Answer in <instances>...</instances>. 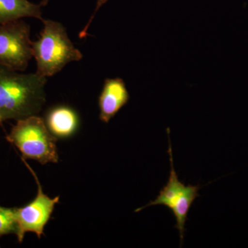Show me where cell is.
<instances>
[{
  "mask_svg": "<svg viewBox=\"0 0 248 248\" xmlns=\"http://www.w3.org/2000/svg\"><path fill=\"white\" fill-rule=\"evenodd\" d=\"M46 82L38 73L23 74L0 64V120L37 115L46 102Z\"/></svg>",
  "mask_w": 248,
  "mask_h": 248,
  "instance_id": "1",
  "label": "cell"
},
{
  "mask_svg": "<svg viewBox=\"0 0 248 248\" xmlns=\"http://www.w3.org/2000/svg\"><path fill=\"white\" fill-rule=\"evenodd\" d=\"M40 37L32 42V57L37 63L36 73L48 78L61 71L68 63L83 58L61 23L43 19Z\"/></svg>",
  "mask_w": 248,
  "mask_h": 248,
  "instance_id": "2",
  "label": "cell"
},
{
  "mask_svg": "<svg viewBox=\"0 0 248 248\" xmlns=\"http://www.w3.org/2000/svg\"><path fill=\"white\" fill-rule=\"evenodd\" d=\"M6 139L22 153L23 159L35 160L42 165L59 161L58 138L38 116L17 121Z\"/></svg>",
  "mask_w": 248,
  "mask_h": 248,
  "instance_id": "3",
  "label": "cell"
},
{
  "mask_svg": "<svg viewBox=\"0 0 248 248\" xmlns=\"http://www.w3.org/2000/svg\"><path fill=\"white\" fill-rule=\"evenodd\" d=\"M167 131L169 140L168 153L170 155V172L169 182L160 190L159 195L157 196L156 200L152 201L146 206L141 207L135 210V212H140V210L147 207L159 205H165L170 210H172L177 221L175 228L180 234L181 244L182 245L184 233L186 231L185 225L187 219V215L196 199L200 197L199 190L201 187L200 185L186 186L184 183L179 181L173 164L172 146H171L170 139L169 128H168Z\"/></svg>",
  "mask_w": 248,
  "mask_h": 248,
  "instance_id": "4",
  "label": "cell"
},
{
  "mask_svg": "<svg viewBox=\"0 0 248 248\" xmlns=\"http://www.w3.org/2000/svg\"><path fill=\"white\" fill-rule=\"evenodd\" d=\"M31 27L22 19L0 24V64L25 71L32 58Z\"/></svg>",
  "mask_w": 248,
  "mask_h": 248,
  "instance_id": "5",
  "label": "cell"
},
{
  "mask_svg": "<svg viewBox=\"0 0 248 248\" xmlns=\"http://www.w3.org/2000/svg\"><path fill=\"white\" fill-rule=\"evenodd\" d=\"M24 161V164L32 176L37 185V193L31 203L20 208H16L17 215L18 241L22 243L27 232H33L40 239L44 234L45 226L50 220L55 205L60 202V197L51 199L42 190L38 177L30 166Z\"/></svg>",
  "mask_w": 248,
  "mask_h": 248,
  "instance_id": "6",
  "label": "cell"
},
{
  "mask_svg": "<svg viewBox=\"0 0 248 248\" xmlns=\"http://www.w3.org/2000/svg\"><path fill=\"white\" fill-rule=\"evenodd\" d=\"M130 100L125 81L120 78H107L99 97V120L108 124Z\"/></svg>",
  "mask_w": 248,
  "mask_h": 248,
  "instance_id": "7",
  "label": "cell"
},
{
  "mask_svg": "<svg viewBox=\"0 0 248 248\" xmlns=\"http://www.w3.org/2000/svg\"><path fill=\"white\" fill-rule=\"evenodd\" d=\"M47 0L34 4L29 0H0V24L14 22L24 17H34L43 20L42 7Z\"/></svg>",
  "mask_w": 248,
  "mask_h": 248,
  "instance_id": "8",
  "label": "cell"
},
{
  "mask_svg": "<svg viewBox=\"0 0 248 248\" xmlns=\"http://www.w3.org/2000/svg\"><path fill=\"white\" fill-rule=\"evenodd\" d=\"M46 124L55 138L65 139L76 133L79 125V119L71 108L58 107L48 112Z\"/></svg>",
  "mask_w": 248,
  "mask_h": 248,
  "instance_id": "9",
  "label": "cell"
},
{
  "mask_svg": "<svg viewBox=\"0 0 248 248\" xmlns=\"http://www.w3.org/2000/svg\"><path fill=\"white\" fill-rule=\"evenodd\" d=\"M17 232L16 208L0 206V236Z\"/></svg>",
  "mask_w": 248,
  "mask_h": 248,
  "instance_id": "10",
  "label": "cell"
},
{
  "mask_svg": "<svg viewBox=\"0 0 248 248\" xmlns=\"http://www.w3.org/2000/svg\"><path fill=\"white\" fill-rule=\"evenodd\" d=\"M1 120H0V123H1Z\"/></svg>",
  "mask_w": 248,
  "mask_h": 248,
  "instance_id": "11",
  "label": "cell"
}]
</instances>
